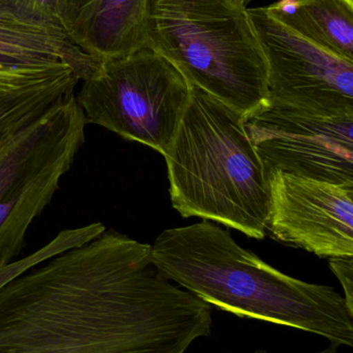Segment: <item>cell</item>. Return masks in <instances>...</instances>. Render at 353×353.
Listing matches in <instances>:
<instances>
[{
  "label": "cell",
  "instance_id": "obj_1",
  "mask_svg": "<svg viewBox=\"0 0 353 353\" xmlns=\"http://www.w3.org/2000/svg\"><path fill=\"white\" fill-rule=\"evenodd\" d=\"M211 331L213 307L114 230L0 286V353H186Z\"/></svg>",
  "mask_w": 353,
  "mask_h": 353
},
{
  "label": "cell",
  "instance_id": "obj_2",
  "mask_svg": "<svg viewBox=\"0 0 353 353\" xmlns=\"http://www.w3.org/2000/svg\"><path fill=\"white\" fill-rule=\"evenodd\" d=\"M151 252L167 279L211 307L353 346V313L335 288L282 273L221 226L203 220L164 230Z\"/></svg>",
  "mask_w": 353,
  "mask_h": 353
},
{
  "label": "cell",
  "instance_id": "obj_3",
  "mask_svg": "<svg viewBox=\"0 0 353 353\" xmlns=\"http://www.w3.org/2000/svg\"><path fill=\"white\" fill-rule=\"evenodd\" d=\"M172 205L249 238L267 234L269 176L245 116L197 87L165 155Z\"/></svg>",
  "mask_w": 353,
  "mask_h": 353
},
{
  "label": "cell",
  "instance_id": "obj_4",
  "mask_svg": "<svg viewBox=\"0 0 353 353\" xmlns=\"http://www.w3.org/2000/svg\"><path fill=\"white\" fill-rule=\"evenodd\" d=\"M146 47L245 118L269 103L267 59L236 0H149Z\"/></svg>",
  "mask_w": 353,
  "mask_h": 353
},
{
  "label": "cell",
  "instance_id": "obj_5",
  "mask_svg": "<svg viewBox=\"0 0 353 353\" xmlns=\"http://www.w3.org/2000/svg\"><path fill=\"white\" fill-rule=\"evenodd\" d=\"M86 125L74 93L24 128L0 134V268L20 254L84 144Z\"/></svg>",
  "mask_w": 353,
  "mask_h": 353
},
{
  "label": "cell",
  "instance_id": "obj_6",
  "mask_svg": "<svg viewBox=\"0 0 353 353\" xmlns=\"http://www.w3.org/2000/svg\"><path fill=\"white\" fill-rule=\"evenodd\" d=\"M82 82L76 101L86 124L165 155L192 90L169 60L145 47L102 62L99 72Z\"/></svg>",
  "mask_w": 353,
  "mask_h": 353
},
{
  "label": "cell",
  "instance_id": "obj_7",
  "mask_svg": "<svg viewBox=\"0 0 353 353\" xmlns=\"http://www.w3.org/2000/svg\"><path fill=\"white\" fill-rule=\"evenodd\" d=\"M99 66L68 37L0 20V134L24 128L74 94Z\"/></svg>",
  "mask_w": 353,
  "mask_h": 353
},
{
  "label": "cell",
  "instance_id": "obj_8",
  "mask_svg": "<svg viewBox=\"0 0 353 353\" xmlns=\"http://www.w3.org/2000/svg\"><path fill=\"white\" fill-rule=\"evenodd\" d=\"M269 72V103L323 118H353V62L338 57L276 20L248 8Z\"/></svg>",
  "mask_w": 353,
  "mask_h": 353
},
{
  "label": "cell",
  "instance_id": "obj_9",
  "mask_svg": "<svg viewBox=\"0 0 353 353\" xmlns=\"http://www.w3.org/2000/svg\"><path fill=\"white\" fill-rule=\"evenodd\" d=\"M245 124L269 176L353 184V118L317 117L269 103Z\"/></svg>",
  "mask_w": 353,
  "mask_h": 353
},
{
  "label": "cell",
  "instance_id": "obj_10",
  "mask_svg": "<svg viewBox=\"0 0 353 353\" xmlns=\"http://www.w3.org/2000/svg\"><path fill=\"white\" fill-rule=\"evenodd\" d=\"M267 232L325 259L353 256V184L275 172Z\"/></svg>",
  "mask_w": 353,
  "mask_h": 353
},
{
  "label": "cell",
  "instance_id": "obj_11",
  "mask_svg": "<svg viewBox=\"0 0 353 353\" xmlns=\"http://www.w3.org/2000/svg\"><path fill=\"white\" fill-rule=\"evenodd\" d=\"M149 0H81L70 39L93 60L124 57L146 47Z\"/></svg>",
  "mask_w": 353,
  "mask_h": 353
},
{
  "label": "cell",
  "instance_id": "obj_12",
  "mask_svg": "<svg viewBox=\"0 0 353 353\" xmlns=\"http://www.w3.org/2000/svg\"><path fill=\"white\" fill-rule=\"evenodd\" d=\"M265 8L290 30L353 62V0H278Z\"/></svg>",
  "mask_w": 353,
  "mask_h": 353
},
{
  "label": "cell",
  "instance_id": "obj_13",
  "mask_svg": "<svg viewBox=\"0 0 353 353\" xmlns=\"http://www.w3.org/2000/svg\"><path fill=\"white\" fill-rule=\"evenodd\" d=\"M80 1L0 0V20L70 39Z\"/></svg>",
  "mask_w": 353,
  "mask_h": 353
},
{
  "label": "cell",
  "instance_id": "obj_14",
  "mask_svg": "<svg viewBox=\"0 0 353 353\" xmlns=\"http://www.w3.org/2000/svg\"><path fill=\"white\" fill-rule=\"evenodd\" d=\"M330 267L343 288L348 310L353 313V256L329 259Z\"/></svg>",
  "mask_w": 353,
  "mask_h": 353
},
{
  "label": "cell",
  "instance_id": "obj_15",
  "mask_svg": "<svg viewBox=\"0 0 353 353\" xmlns=\"http://www.w3.org/2000/svg\"><path fill=\"white\" fill-rule=\"evenodd\" d=\"M254 353H269L267 352V350H256ZM316 353H343L340 352L339 347L336 345H333V344H331V346L330 347L325 348V350H321V352H316Z\"/></svg>",
  "mask_w": 353,
  "mask_h": 353
},
{
  "label": "cell",
  "instance_id": "obj_16",
  "mask_svg": "<svg viewBox=\"0 0 353 353\" xmlns=\"http://www.w3.org/2000/svg\"><path fill=\"white\" fill-rule=\"evenodd\" d=\"M236 1L240 2V3L244 4V6H248L249 3L253 1V0H236Z\"/></svg>",
  "mask_w": 353,
  "mask_h": 353
}]
</instances>
